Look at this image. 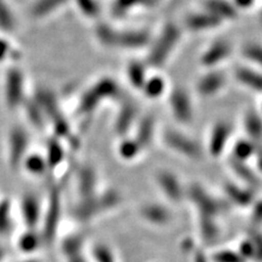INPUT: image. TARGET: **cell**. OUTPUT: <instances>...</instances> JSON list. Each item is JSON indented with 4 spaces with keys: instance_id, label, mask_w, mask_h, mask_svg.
Wrapping results in <instances>:
<instances>
[{
    "instance_id": "1",
    "label": "cell",
    "mask_w": 262,
    "mask_h": 262,
    "mask_svg": "<svg viewBox=\"0 0 262 262\" xmlns=\"http://www.w3.org/2000/svg\"><path fill=\"white\" fill-rule=\"evenodd\" d=\"M186 198L192 203L198 219L219 220L231 209V204L224 198L212 194L199 184H192L187 188Z\"/></svg>"
},
{
    "instance_id": "2",
    "label": "cell",
    "mask_w": 262,
    "mask_h": 262,
    "mask_svg": "<svg viewBox=\"0 0 262 262\" xmlns=\"http://www.w3.org/2000/svg\"><path fill=\"white\" fill-rule=\"evenodd\" d=\"M95 34L103 45L115 48L137 49L146 46L150 42L149 33L145 31H120L107 24H98Z\"/></svg>"
},
{
    "instance_id": "3",
    "label": "cell",
    "mask_w": 262,
    "mask_h": 262,
    "mask_svg": "<svg viewBox=\"0 0 262 262\" xmlns=\"http://www.w3.org/2000/svg\"><path fill=\"white\" fill-rule=\"evenodd\" d=\"M180 31L173 23H167L157 42L152 46L147 60L153 67H161L168 59L173 49L179 42Z\"/></svg>"
},
{
    "instance_id": "4",
    "label": "cell",
    "mask_w": 262,
    "mask_h": 262,
    "mask_svg": "<svg viewBox=\"0 0 262 262\" xmlns=\"http://www.w3.org/2000/svg\"><path fill=\"white\" fill-rule=\"evenodd\" d=\"M163 142L169 150L191 161H199L203 157L201 145L194 139L176 130L168 129L163 135Z\"/></svg>"
},
{
    "instance_id": "5",
    "label": "cell",
    "mask_w": 262,
    "mask_h": 262,
    "mask_svg": "<svg viewBox=\"0 0 262 262\" xmlns=\"http://www.w3.org/2000/svg\"><path fill=\"white\" fill-rule=\"evenodd\" d=\"M119 88L111 78H104L85 92L80 101L79 110L82 114H89L94 111L103 100L117 97Z\"/></svg>"
},
{
    "instance_id": "6",
    "label": "cell",
    "mask_w": 262,
    "mask_h": 262,
    "mask_svg": "<svg viewBox=\"0 0 262 262\" xmlns=\"http://www.w3.org/2000/svg\"><path fill=\"white\" fill-rule=\"evenodd\" d=\"M61 217V192L57 186L49 189L48 203L44 215V227L42 233L43 243L49 245L54 242Z\"/></svg>"
},
{
    "instance_id": "7",
    "label": "cell",
    "mask_w": 262,
    "mask_h": 262,
    "mask_svg": "<svg viewBox=\"0 0 262 262\" xmlns=\"http://www.w3.org/2000/svg\"><path fill=\"white\" fill-rule=\"evenodd\" d=\"M157 185L166 200L178 204L186 198V188L179 177L168 169H161L155 176Z\"/></svg>"
},
{
    "instance_id": "8",
    "label": "cell",
    "mask_w": 262,
    "mask_h": 262,
    "mask_svg": "<svg viewBox=\"0 0 262 262\" xmlns=\"http://www.w3.org/2000/svg\"><path fill=\"white\" fill-rule=\"evenodd\" d=\"M37 105L40 106L47 116L53 120L56 134L59 137H67L70 133L69 126L58 108L55 96L48 91H40L37 94Z\"/></svg>"
},
{
    "instance_id": "9",
    "label": "cell",
    "mask_w": 262,
    "mask_h": 262,
    "mask_svg": "<svg viewBox=\"0 0 262 262\" xmlns=\"http://www.w3.org/2000/svg\"><path fill=\"white\" fill-rule=\"evenodd\" d=\"M29 144V138L22 128H14L9 137V160L10 168L13 170L19 169L27 157V149Z\"/></svg>"
},
{
    "instance_id": "10",
    "label": "cell",
    "mask_w": 262,
    "mask_h": 262,
    "mask_svg": "<svg viewBox=\"0 0 262 262\" xmlns=\"http://www.w3.org/2000/svg\"><path fill=\"white\" fill-rule=\"evenodd\" d=\"M224 199L232 206L238 208H250L255 202V190L243 184L226 183L223 188Z\"/></svg>"
},
{
    "instance_id": "11",
    "label": "cell",
    "mask_w": 262,
    "mask_h": 262,
    "mask_svg": "<svg viewBox=\"0 0 262 262\" xmlns=\"http://www.w3.org/2000/svg\"><path fill=\"white\" fill-rule=\"evenodd\" d=\"M170 110L174 117L182 124H190L193 118V110L189 95L183 89H176L169 97Z\"/></svg>"
},
{
    "instance_id": "12",
    "label": "cell",
    "mask_w": 262,
    "mask_h": 262,
    "mask_svg": "<svg viewBox=\"0 0 262 262\" xmlns=\"http://www.w3.org/2000/svg\"><path fill=\"white\" fill-rule=\"evenodd\" d=\"M139 214L144 222L153 226H166L173 221V213L162 203H145L139 210Z\"/></svg>"
},
{
    "instance_id": "13",
    "label": "cell",
    "mask_w": 262,
    "mask_h": 262,
    "mask_svg": "<svg viewBox=\"0 0 262 262\" xmlns=\"http://www.w3.org/2000/svg\"><path fill=\"white\" fill-rule=\"evenodd\" d=\"M231 134L232 128L225 121H220L212 128L208 142V151L212 158H220L224 153Z\"/></svg>"
},
{
    "instance_id": "14",
    "label": "cell",
    "mask_w": 262,
    "mask_h": 262,
    "mask_svg": "<svg viewBox=\"0 0 262 262\" xmlns=\"http://www.w3.org/2000/svg\"><path fill=\"white\" fill-rule=\"evenodd\" d=\"M97 174L92 166H82L77 173V191L80 200L92 198L97 193Z\"/></svg>"
},
{
    "instance_id": "15",
    "label": "cell",
    "mask_w": 262,
    "mask_h": 262,
    "mask_svg": "<svg viewBox=\"0 0 262 262\" xmlns=\"http://www.w3.org/2000/svg\"><path fill=\"white\" fill-rule=\"evenodd\" d=\"M21 216L28 229H35L42 217V208L36 195L28 193L24 194L20 204Z\"/></svg>"
},
{
    "instance_id": "16",
    "label": "cell",
    "mask_w": 262,
    "mask_h": 262,
    "mask_svg": "<svg viewBox=\"0 0 262 262\" xmlns=\"http://www.w3.org/2000/svg\"><path fill=\"white\" fill-rule=\"evenodd\" d=\"M23 92V78L21 72L12 69L8 72L6 83V97L10 107H15L22 101Z\"/></svg>"
},
{
    "instance_id": "17",
    "label": "cell",
    "mask_w": 262,
    "mask_h": 262,
    "mask_svg": "<svg viewBox=\"0 0 262 262\" xmlns=\"http://www.w3.org/2000/svg\"><path fill=\"white\" fill-rule=\"evenodd\" d=\"M229 167H231L232 171L237 176V178L243 183V185L251 188L253 190H255L256 187L260 185L259 176L255 173V170L248 165V163L229 159Z\"/></svg>"
},
{
    "instance_id": "18",
    "label": "cell",
    "mask_w": 262,
    "mask_h": 262,
    "mask_svg": "<svg viewBox=\"0 0 262 262\" xmlns=\"http://www.w3.org/2000/svg\"><path fill=\"white\" fill-rule=\"evenodd\" d=\"M221 23H222V20H220L208 11L190 14L186 19L187 28L191 31L213 30L220 27Z\"/></svg>"
},
{
    "instance_id": "19",
    "label": "cell",
    "mask_w": 262,
    "mask_h": 262,
    "mask_svg": "<svg viewBox=\"0 0 262 262\" xmlns=\"http://www.w3.org/2000/svg\"><path fill=\"white\" fill-rule=\"evenodd\" d=\"M231 54V46L224 40H219L214 44H212L201 57V61L207 67H213L221 61H223L225 58Z\"/></svg>"
},
{
    "instance_id": "20",
    "label": "cell",
    "mask_w": 262,
    "mask_h": 262,
    "mask_svg": "<svg viewBox=\"0 0 262 262\" xmlns=\"http://www.w3.org/2000/svg\"><path fill=\"white\" fill-rule=\"evenodd\" d=\"M224 84V75L221 72H210L199 80L198 84H196V90L201 95L212 96L221 91Z\"/></svg>"
},
{
    "instance_id": "21",
    "label": "cell",
    "mask_w": 262,
    "mask_h": 262,
    "mask_svg": "<svg viewBox=\"0 0 262 262\" xmlns=\"http://www.w3.org/2000/svg\"><path fill=\"white\" fill-rule=\"evenodd\" d=\"M204 8L220 20H231L237 15L236 8L227 0H206Z\"/></svg>"
},
{
    "instance_id": "22",
    "label": "cell",
    "mask_w": 262,
    "mask_h": 262,
    "mask_svg": "<svg viewBox=\"0 0 262 262\" xmlns=\"http://www.w3.org/2000/svg\"><path fill=\"white\" fill-rule=\"evenodd\" d=\"M244 127L249 140L253 144L262 143V118L255 112L246 114L244 119Z\"/></svg>"
},
{
    "instance_id": "23",
    "label": "cell",
    "mask_w": 262,
    "mask_h": 262,
    "mask_svg": "<svg viewBox=\"0 0 262 262\" xmlns=\"http://www.w3.org/2000/svg\"><path fill=\"white\" fill-rule=\"evenodd\" d=\"M136 114L137 111L134 104L125 103L122 105L121 110L118 113V116L115 120V130L118 135L125 136L128 133V130L136 119Z\"/></svg>"
},
{
    "instance_id": "24",
    "label": "cell",
    "mask_w": 262,
    "mask_h": 262,
    "mask_svg": "<svg viewBox=\"0 0 262 262\" xmlns=\"http://www.w3.org/2000/svg\"><path fill=\"white\" fill-rule=\"evenodd\" d=\"M154 131H155L154 119L151 116L144 117L141 119L140 122H139L137 134L134 139L139 144H140L142 149H145V147L149 146L153 141Z\"/></svg>"
},
{
    "instance_id": "25",
    "label": "cell",
    "mask_w": 262,
    "mask_h": 262,
    "mask_svg": "<svg viewBox=\"0 0 262 262\" xmlns=\"http://www.w3.org/2000/svg\"><path fill=\"white\" fill-rule=\"evenodd\" d=\"M198 231L200 238L204 243H213L217 241L221 236L219 220L198 219Z\"/></svg>"
},
{
    "instance_id": "26",
    "label": "cell",
    "mask_w": 262,
    "mask_h": 262,
    "mask_svg": "<svg viewBox=\"0 0 262 262\" xmlns=\"http://www.w3.org/2000/svg\"><path fill=\"white\" fill-rule=\"evenodd\" d=\"M235 76L245 86H248L253 91L262 92V73L256 72L249 68L241 67L236 70Z\"/></svg>"
},
{
    "instance_id": "27",
    "label": "cell",
    "mask_w": 262,
    "mask_h": 262,
    "mask_svg": "<svg viewBox=\"0 0 262 262\" xmlns=\"http://www.w3.org/2000/svg\"><path fill=\"white\" fill-rule=\"evenodd\" d=\"M85 237L82 234H71L62 241L60 249L64 258L83 252Z\"/></svg>"
},
{
    "instance_id": "28",
    "label": "cell",
    "mask_w": 262,
    "mask_h": 262,
    "mask_svg": "<svg viewBox=\"0 0 262 262\" xmlns=\"http://www.w3.org/2000/svg\"><path fill=\"white\" fill-rule=\"evenodd\" d=\"M42 243V235L37 234L34 229H28L19 237L18 247L24 253H33L39 248Z\"/></svg>"
},
{
    "instance_id": "29",
    "label": "cell",
    "mask_w": 262,
    "mask_h": 262,
    "mask_svg": "<svg viewBox=\"0 0 262 262\" xmlns=\"http://www.w3.org/2000/svg\"><path fill=\"white\" fill-rule=\"evenodd\" d=\"M255 151L256 146L249 139H241L233 147L231 159L247 163L251 158L255 157Z\"/></svg>"
},
{
    "instance_id": "30",
    "label": "cell",
    "mask_w": 262,
    "mask_h": 262,
    "mask_svg": "<svg viewBox=\"0 0 262 262\" xmlns=\"http://www.w3.org/2000/svg\"><path fill=\"white\" fill-rule=\"evenodd\" d=\"M22 165L24 169L33 176H43L48 170L47 162L45 158H43L42 155L39 154L27 155L22 163Z\"/></svg>"
},
{
    "instance_id": "31",
    "label": "cell",
    "mask_w": 262,
    "mask_h": 262,
    "mask_svg": "<svg viewBox=\"0 0 262 262\" xmlns=\"http://www.w3.org/2000/svg\"><path fill=\"white\" fill-rule=\"evenodd\" d=\"M64 152L60 142L56 139H51L47 143V154H46V162L48 169H54L58 167L59 164L63 161Z\"/></svg>"
},
{
    "instance_id": "32",
    "label": "cell",
    "mask_w": 262,
    "mask_h": 262,
    "mask_svg": "<svg viewBox=\"0 0 262 262\" xmlns=\"http://www.w3.org/2000/svg\"><path fill=\"white\" fill-rule=\"evenodd\" d=\"M98 200H100L103 213H106L118 208L122 201V196L119 191L112 188L103 192H98Z\"/></svg>"
},
{
    "instance_id": "33",
    "label": "cell",
    "mask_w": 262,
    "mask_h": 262,
    "mask_svg": "<svg viewBox=\"0 0 262 262\" xmlns=\"http://www.w3.org/2000/svg\"><path fill=\"white\" fill-rule=\"evenodd\" d=\"M142 147L140 146L135 139H125L122 140L118 146L119 157L125 161L136 160L142 152Z\"/></svg>"
},
{
    "instance_id": "34",
    "label": "cell",
    "mask_w": 262,
    "mask_h": 262,
    "mask_svg": "<svg viewBox=\"0 0 262 262\" xmlns=\"http://www.w3.org/2000/svg\"><path fill=\"white\" fill-rule=\"evenodd\" d=\"M153 0H115L112 11L116 15H122L136 7H152Z\"/></svg>"
},
{
    "instance_id": "35",
    "label": "cell",
    "mask_w": 262,
    "mask_h": 262,
    "mask_svg": "<svg viewBox=\"0 0 262 262\" xmlns=\"http://www.w3.org/2000/svg\"><path fill=\"white\" fill-rule=\"evenodd\" d=\"M12 229V209L9 200H0V235L10 233Z\"/></svg>"
},
{
    "instance_id": "36",
    "label": "cell",
    "mask_w": 262,
    "mask_h": 262,
    "mask_svg": "<svg viewBox=\"0 0 262 262\" xmlns=\"http://www.w3.org/2000/svg\"><path fill=\"white\" fill-rule=\"evenodd\" d=\"M127 75H128V79L130 81V83L133 84L135 88H137V89L143 88L146 79H145V70H144V67L142 63L138 62V61L131 62L128 66Z\"/></svg>"
},
{
    "instance_id": "37",
    "label": "cell",
    "mask_w": 262,
    "mask_h": 262,
    "mask_svg": "<svg viewBox=\"0 0 262 262\" xmlns=\"http://www.w3.org/2000/svg\"><path fill=\"white\" fill-rule=\"evenodd\" d=\"M211 262H246L236 249H219L209 256Z\"/></svg>"
},
{
    "instance_id": "38",
    "label": "cell",
    "mask_w": 262,
    "mask_h": 262,
    "mask_svg": "<svg viewBox=\"0 0 262 262\" xmlns=\"http://www.w3.org/2000/svg\"><path fill=\"white\" fill-rule=\"evenodd\" d=\"M165 89V82L160 77H153L145 81V83L142 88L144 94L150 98L159 97Z\"/></svg>"
},
{
    "instance_id": "39",
    "label": "cell",
    "mask_w": 262,
    "mask_h": 262,
    "mask_svg": "<svg viewBox=\"0 0 262 262\" xmlns=\"http://www.w3.org/2000/svg\"><path fill=\"white\" fill-rule=\"evenodd\" d=\"M67 0H38L33 7V13L36 16H42L54 11L59 6L63 5Z\"/></svg>"
},
{
    "instance_id": "40",
    "label": "cell",
    "mask_w": 262,
    "mask_h": 262,
    "mask_svg": "<svg viewBox=\"0 0 262 262\" xmlns=\"http://www.w3.org/2000/svg\"><path fill=\"white\" fill-rule=\"evenodd\" d=\"M92 256L95 262H116L113 251L105 245H96L93 248Z\"/></svg>"
},
{
    "instance_id": "41",
    "label": "cell",
    "mask_w": 262,
    "mask_h": 262,
    "mask_svg": "<svg viewBox=\"0 0 262 262\" xmlns=\"http://www.w3.org/2000/svg\"><path fill=\"white\" fill-rule=\"evenodd\" d=\"M243 55L246 58L259 66H262V46L258 44H247L243 48Z\"/></svg>"
},
{
    "instance_id": "42",
    "label": "cell",
    "mask_w": 262,
    "mask_h": 262,
    "mask_svg": "<svg viewBox=\"0 0 262 262\" xmlns=\"http://www.w3.org/2000/svg\"><path fill=\"white\" fill-rule=\"evenodd\" d=\"M248 238L251 241L255 250V261L262 262V232L255 227L248 234Z\"/></svg>"
},
{
    "instance_id": "43",
    "label": "cell",
    "mask_w": 262,
    "mask_h": 262,
    "mask_svg": "<svg viewBox=\"0 0 262 262\" xmlns=\"http://www.w3.org/2000/svg\"><path fill=\"white\" fill-rule=\"evenodd\" d=\"M0 28L6 31L13 28V16L4 0H0Z\"/></svg>"
},
{
    "instance_id": "44",
    "label": "cell",
    "mask_w": 262,
    "mask_h": 262,
    "mask_svg": "<svg viewBox=\"0 0 262 262\" xmlns=\"http://www.w3.org/2000/svg\"><path fill=\"white\" fill-rule=\"evenodd\" d=\"M236 250L238 251V253L246 260V262L255 261V250H253L252 243L248 238V236H246L245 238L239 243L238 248Z\"/></svg>"
},
{
    "instance_id": "45",
    "label": "cell",
    "mask_w": 262,
    "mask_h": 262,
    "mask_svg": "<svg viewBox=\"0 0 262 262\" xmlns=\"http://www.w3.org/2000/svg\"><path fill=\"white\" fill-rule=\"evenodd\" d=\"M77 5L85 15L95 16L100 12V7L95 0H76Z\"/></svg>"
},
{
    "instance_id": "46",
    "label": "cell",
    "mask_w": 262,
    "mask_h": 262,
    "mask_svg": "<svg viewBox=\"0 0 262 262\" xmlns=\"http://www.w3.org/2000/svg\"><path fill=\"white\" fill-rule=\"evenodd\" d=\"M27 110H28L29 117L33 124L37 127L42 126L43 125V116H42V113H40V111L38 108V105L35 103H29L27 106Z\"/></svg>"
},
{
    "instance_id": "47",
    "label": "cell",
    "mask_w": 262,
    "mask_h": 262,
    "mask_svg": "<svg viewBox=\"0 0 262 262\" xmlns=\"http://www.w3.org/2000/svg\"><path fill=\"white\" fill-rule=\"evenodd\" d=\"M250 208H251V212H250L251 221L257 227L262 224V200L256 199Z\"/></svg>"
},
{
    "instance_id": "48",
    "label": "cell",
    "mask_w": 262,
    "mask_h": 262,
    "mask_svg": "<svg viewBox=\"0 0 262 262\" xmlns=\"http://www.w3.org/2000/svg\"><path fill=\"white\" fill-rule=\"evenodd\" d=\"M193 260L192 262H211L209 256H207L201 249H195L193 252Z\"/></svg>"
},
{
    "instance_id": "49",
    "label": "cell",
    "mask_w": 262,
    "mask_h": 262,
    "mask_svg": "<svg viewBox=\"0 0 262 262\" xmlns=\"http://www.w3.org/2000/svg\"><path fill=\"white\" fill-rule=\"evenodd\" d=\"M64 259H66V262H89L83 252L77 253V255H73V256L64 258Z\"/></svg>"
},
{
    "instance_id": "50",
    "label": "cell",
    "mask_w": 262,
    "mask_h": 262,
    "mask_svg": "<svg viewBox=\"0 0 262 262\" xmlns=\"http://www.w3.org/2000/svg\"><path fill=\"white\" fill-rule=\"evenodd\" d=\"M8 51H9V46H8L7 42L5 40L0 39V60L5 58V56L7 55Z\"/></svg>"
},
{
    "instance_id": "51",
    "label": "cell",
    "mask_w": 262,
    "mask_h": 262,
    "mask_svg": "<svg viewBox=\"0 0 262 262\" xmlns=\"http://www.w3.org/2000/svg\"><path fill=\"white\" fill-rule=\"evenodd\" d=\"M235 5L238 7V8H249L253 3H255V0H234Z\"/></svg>"
},
{
    "instance_id": "52",
    "label": "cell",
    "mask_w": 262,
    "mask_h": 262,
    "mask_svg": "<svg viewBox=\"0 0 262 262\" xmlns=\"http://www.w3.org/2000/svg\"><path fill=\"white\" fill-rule=\"evenodd\" d=\"M5 255H6V251H5V249L0 247V262H2V261L4 260Z\"/></svg>"
},
{
    "instance_id": "53",
    "label": "cell",
    "mask_w": 262,
    "mask_h": 262,
    "mask_svg": "<svg viewBox=\"0 0 262 262\" xmlns=\"http://www.w3.org/2000/svg\"><path fill=\"white\" fill-rule=\"evenodd\" d=\"M20 262H40V260H38V259H35V258H30V259L23 260V261H20Z\"/></svg>"
},
{
    "instance_id": "54",
    "label": "cell",
    "mask_w": 262,
    "mask_h": 262,
    "mask_svg": "<svg viewBox=\"0 0 262 262\" xmlns=\"http://www.w3.org/2000/svg\"><path fill=\"white\" fill-rule=\"evenodd\" d=\"M153 2H157V0H153Z\"/></svg>"
},
{
    "instance_id": "55",
    "label": "cell",
    "mask_w": 262,
    "mask_h": 262,
    "mask_svg": "<svg viewBox=\"0 0 262 262\" xmlns=\"http://www.w3.org/2000/svg\"><path fill=\"white\" fill-rule=\"evenodd\" d=\"M261 19H262V14H261Z\"/></svg>"
}]
</instances>
